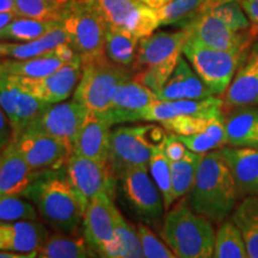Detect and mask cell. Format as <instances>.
<instances>
[{
  "label": "cell",
  "mask_w": 258,
  "mask_h": 258,
  "mask_svg": "<svg viewBox=\"0 0 258 258\" xmlns=\"http://www.w3.org/2000/svg\"><path fill=\"white\" fill-rule=\"evenodd\" d=\"M97 257L86 238L80 234H49L37 250V258Z\"/></svg>",
  "instance_id": "obj_28"
},
{
  "label": "cell",
  "mask_w": 258,
  "mask_h": 258,
  "mask_svg": "<svg viewBox=\"0 0 258 258\" xmlns=\"http://www.w3.org/2000/svg\"><path fill=\"white\" fill-rule=\"evenodd\" d=\"M15 220H38V213L21 196H0V221Z\"/></svg>",
  "instance_id": "obj_41"
},
{
  "label": "cell",
  "mask_w": 258,
  "mask_h": 258,
  "mask_svg": "<svg viewBox=\"0 0 258 258\" xmlns=\"http://www.w3.org/2000/svg\"><path fill=\"white\" fill-rule=\"evenodd\" d=\"M180 140L185 144L188 150L196 153H207L214 150H220L227 145L226 135L225 115H219L207 127L199 133L192 135H178Z\"/></svg>",
  "instance_id": "obj_34"
},
{
  "label": "cell",
  "mask_w": 258,
  "mask_h": 258,
  "mask_svg": "<svg viewBox=\"0 0 258 258\" xmlns=\"http://www.w3.org/2000/svg\"><path fill=\"white\" fill-rule=\"evenodd\" d=\"M64 42H69L62 25L54 28L43 36L27 42H0V53L3 57L28 59L46 54Z\"/></svg>",
  "instance_id": "obj_27"
},
{
  "label": "cell",
  "mask_w": 258,
  "mask_h": 258,
  "mask_svg": "<svg viewBox=\"0 0 258 258\" xmlns=\"http://www.w3.org/2000/svg\"><path fill=\"white\" fill-rule=\"evenodd\" d=\"M80 76H82V59L78 57L63 63L55 72L41 78L15 77L30 95L48 104H55L66 101L72 95L78 85Z\"/></svg>",
  "instance_id": "obj_16"
},
{
  "label": "cell",
  "mask_w": 258,
  "mask_h": 258,
  "mask_svg": "<svg viewBox=\"0 0 258 258\" xmlns=\"http://www.w3.org/2000/svg\"><path fill=\"white\" fill-rule=\"evenodd\" d=\"M61 21L37 19L30 17H16L0 30V41L27 42L35 40L59 27Z\"/></svg>",
  "instance_id": "obj_32"
},
{
  "label": "cell",
  "mask_w": 258,
  "mask_h": 258,
  "mask_svg": "<svg viewBox=\"0 0 258 258\" xmlns=\"http://www.w3.org/2000/svg\"><path fill=\"white\" fill-rule=\"evenodd\" d=\"M225 125L228 146L258 148V109L254 105L232 109Z\"/></svg>",
  "instance_id": "obj_26"
},
{
  "label": "cell",
  "mask_w": 258,
  "mask_h": 258,
  "mask_svg": "<svg viewBox=\"0 0 258 258\" xmlns=\"http://www.w3.org/2000/svg\"><path fill=\"white\" fill-rule=\"evenodd\" d=\"M14 139L29 166L40 173L61 170L73 153L72 148L62 141L29 129Z\"/></svg>",
  "instance_id": "obj_15"
},
{
  "label": "cell",
  "mask_w": 258,
  "mask_h": 258,
  "mask_svg": "<svg viewBox=\"0 0 258 258\" xmlns=\"http://www.w3.org/2000/svg\"><path fill=\"white\" fill-rule=\"evenodd\" d=\"M138 234L140 238L144 257L147 258H175L176 254L167 246L164 240L159 239L157 234L145 222L137 225Z\"/></svg>",
  "instance_id": "obj_43"
},
{
  "label": "cell",
  "mask_w": 258,
  "mask_h": 258,
  "mask_svg": "<svg viewBox=\"0 0 258 258\" xmlns=\"http://www.w3.org/2000/svg\"><path fill=\"white\" fill-rule=\"evenodd\" d=\"M160 235L176 257H213L215 240L213 222L192 211L186 200L167 211Z\"/></svg>",
  "instance_id": "obj_4"
},
{
  "label": "cell",
  "mask_w": 258,
  "mask_h": 258,
  "mask_svg": "<svg viewBox=\"0 0 258 258\" xmlns=\"http://www.w3.org/2000/svg\"><path fill=\"white\" fill-rule=\"evenodd\" d=\"M66 173L86 207L102 194H108L114 199L117 178L112 172L110 164H102L72 153L67 161Z\"/></svg>",
  "instance_id": "obj_11"
},
{
  "label": "cell",
  "mask_w": 258,
  "mask_h": 258,
  "mask_svg": "<svg viewBox=\"0 0 258 258\" xmlns=\"http://www.w3.org/2000/svg\"><path fill=\"white\" fill-rule=\"evenodd\" d=\"M0 57H3V55H2V53H0Z\"/></svg>",
  "instance_id": "obj_52"
},
{
  "label": "cell",
  "mask_w": 258,
  "mask_h": 258,
  "mask_svg": "<svg viewBox=\"0 0 258 258\" xmlns=\"http://www.w3.org/2000/svg\"><path fill=\"white\" fill-rule=\"evenodd\" d=\"M240 195L258 196V148L221 147Z\"/></svg>",
  "instance_id": "obj_24"
},
{
  "label": "cell",
  "mask_w": 258,
  "mask_h": 258,
  "mask_svg": "<svg viewBox=\"0 0 258 258\" xmlns=\"http://www.w3.org/2000/svg\"><path fill=\"white\" fill-rule=\"evenodd\" d=\"M48 235L46 226L40 220L0 221V251L37 252Z\"/></svg>",
  "instance_id": "obj_22"
},
{
  "label": "cell",
  "mask_w": 258,
  "mask_h": 258,
  "mask_svg": "<svg viewBox=\"0 0 258 258\" xmlns=\"http://www.w3.org/2000/svg\"><path fill=\"white\" fill-rule=\"evenodd\" d=\"M250 48L239 50L214 49L189 36L183 46L182 54L200 78L212 90L213 95L219 96L224 95L228 89Z\"/></svg>",
  "instance_id": "obj_7"
},
{
  "label": "cell",
  "mask_w": 258,
  "mask_h": 258,
  "mask_svg": "<svg viewBox=\"0 0 258 258\" xmlns=\"http://www.w3.org/2000/svg\"><path fill=\"white\" fill-rule=\"evenodd\" d=\"M0 12H16L15 0H0Z\"/></svg>",
  "instance_id": "obj_50"
},
{
  "label": "cell",
  "mask_w": 258,
  "mask_h": 258,
  "mask_svg": "<svg viewBox=\"0 0 258 258\" xmlns=\"http://www.w3.org/2000/svg\"><path fill=\"white\" fill-rule=\"evenodd\" d=\"M64 62L54 51H48L42 55L28 59H6L0 61V71L25 78H41L55 72Z\"/></svg>",
  "instance_id": "obj_29"
},
{
  "label": "cell",
  "mask_w": 258,
  "mask_h": 258,
  "mask_svg": "<svg viewBox=\"0 0 258 258\" xmlns=\"http://www.w3.org/2000/svg\"><path fill=\"white\" fill-rule=\"evenodd\" d=\"M225 109L258 105V41L252 43L245 60L222 95Z\"/></svg>",
  "instance_id": "obj_20"
},
{
  "label": "cell",
  "mask_w": 258,
  "mask_h": 258,
  "mask_svg": "<svg viewBox=\"0 0 258 258\" xmlns=\"http://www.w3.org/2000/svg\"><path fill=\"white\" fill-rule=\"evenodd\" d=\"M140 38L122 28L108 27L105 34V55L125 69L133 67Z\"/></svg>",
  "instance_id": "obj_31"
},
{
  "label": "cell",
  "mask_w": 258,
  "mask_h": 258,
  "mask_svg": "<svg viewBox=\"0 0 258 258\" xmlns=\"http://www.w3.org/2000/svg\"><path fill=\"white\" fill-rule=\"evenodd\" d=\"M189 194L192 211L213 224H221L237 207L240 192L220 150L203 154Z\"/></svg>",
  "instance_id": "obj_2"
},
{
  "label": "cell",
  "mask_w": 258,
  "mask_h": 258,
  "mask_svg": "<svg viewBox=\"0 0 258 258\" xmlns=\"http://www.w3.org/2000/svg\"><path fill=\"white\" fill-rule=\"evenodd\" d=\"M206 0H171L157 10L160 27L188 28L205 9Z\"/></svg>",
  "instance_id": "obj_33"
},
{
  "label": "cell",
  "mask_w": 258,
  "mask_h": 258,
  "mask_svg": "<svg viewBox=\"0 0 258 258\" xmlns=\"http://www.w3.org/2000/svg\"><path fill=\"white\" fill-rule=\"evenodd\" d=\"M189 36V29L184 28L153 32L140 38L132 67L133 78L157 93L172 74Z\"/></svg>",
  "instance_id": "obj_3"
},
{
  "label": "cell",
  "mask_w": 258,
  "mask_h": 258,
  "mask_svg": "<svg viewBox=\"0 0 258 258\" xmlns=\"http://www.w3.org/2000/svg\"><path fill=\"white\" fill-rule=\"evenodd\" d=\"M48 105L30 95L14 74L0 71V108L12 125L14 138L23 133Z\"/></svg>",
  "instance_id": "obj_14"
},
{
  "label": "cell",
  "mask_w": 258,
  "mask_h": 258,
  "mask_svg": "<svg viewBox=\"0 0 258 258\" xmlns=\"http://www.w3.org/2000/svg\"><path fill=\"white\" fill-rule=\"evenodd\" d=\"M203 154L189 150L182 159L171 161V178H172V194L175 202L184 198L192 189Z\"/></svg>",
  "instance_id": "obj_35"
},
{
  "label": "cell",
  "mask_w": 258,
  "mask_h": 258,
  "mask_svg": "<svg viewBox=\"0 0 258 258\" xmlns=\"http://www.w3.org/2000/svg\"><path fill=\"white\" fill-rule=\"evenodd\" d=\"M222 109H224V101L219 96H211L202 99H176V101L157 99L145 111L143 120L161 123L179 116L218 112L222 111Z\"/></svg>",
  "instance_id": "obj_25"
},
{
  "label": "cell",
  "mask_w": 258,
  "mask_h": 258,
  "mask_svg": "<svg viewBox=\"0 0 258 258\" xmlns=\"http://www.w3.org/2000/svg\"><path fill=\"white\" fill-rule=\"evenodd\" d=\"M190 37L220 50H239L252 46L256 36L249 31H234L218 16L206 10L188 27Z\"/></svg>",
  "instance_id": "obj_17"
},
{
  "label": "cell",
  "mask_w": 258,
  "mask_h": 258,
  "mask_svg": "<svg viewBox=\"0 0 258 258\" xmlns=\"http://www.w3.org/2000/svg\"><path fill=\"white\" fill-rule=\"evenodd\" d=\"M226 2H241V0H206L205 9H203V11H205V10L211 9V8H213V6H215V5L222 4V3H226Z\"/></svg>",
  "instance_id": "obj_51"
},
{
  "label": "cell",
  "mask_w": 258,
  "mask_h": 258,
  "mask_svg": "<svg viewBox=\"0 0 258 258\" xmlns=\"http://www.w3.org/2000/svg\"><path fill=\"white\" fill-rule=\"evenodd\" d=\"M116 237H117L120 258L144 257L138 227L131 224L120 211H117L116 214Z\"/></svg>",
  "instance_id": "obj_39"
},
{
  "label": "cell",
  "mask_w": 258,
  "mask_h": 258,
  "mask_svg": "<svg viewBox=\"0 0 258 258\" xmlns=\"http://www.w3.org/2000/svg\"><path fill=\"white\" fill-rule=\"evenodd\" d=\"M16 17H18L16 12H0V30L6 27L10 22L14 21Z\"/></svg>",
  "instance_id": "obj_48"
},
{
  "label": "cell",
  "mask_w": 258,
  "mask_h": 258,
  "mask_svg": "<svg viewBox=\"0 0 258 258\" xmlns=\"http://www.w3.org/2000/svg\"><path fill=\"white\" fill-rule=\"evenodd\" d=\"M148 170H150L154 183L163 195L165 211H169L175 203L172 194V178H171V161L167 159L164 153L161 144L157 145L153 148Z\"/></svg>",
  "instance_id": "obj_37"
},
{
  "label": "cell",
  "mask_w": 258,
  "mask_h": 258,
  "mask_svg": "<svg viewBox=\"0 0 258 258\" xmlns=\"http://www.w3.org/2000/svg\"><path fill=\"white\" fill-rule=\"evenodd\" d=\"M112 125L101 114L88 110L73 146V153L102 164H109Z\"/></svg>",
  "instance_id": "obj_21"
},
{
  "label": "cell",
  "mask_w": 258,
  "mask_h": 258,
  "mask_svg": "<svg viewBox=\"0 0 258 258\" xmlns=\"http://www.w3.org/2000/svg\"><path fill=\"white\" fill-rule=\"evenodd\" d=\"M164 131L157 125H122L111 131L109 164L116 178L128 170L148 167L153 148L163 143Z\"/></svg>",
  "instance_id": "obj_6"
},
{
  "label": "cell",
  "mask_w": 258,
  "mask_h": 258,
  "mask_svg": "<svg viewBox=\"0 0 258 258\" xmlns=\"http://www.w3.org/2000/svg\"><path fill=\"white\" fill-rule=\"evenodd\" d=\"M12 139H14V129H12L8 116L0 108V153L8 146Z\"/></svg>",
  "instance_id": "obj_45"
},
{
  "label": "cell",
  "mask_w": 258,
  "mask_h": 258,
  "mask_svg": "<svg viewBox=\"0 0 258 258\" xmlns=\"http://www.w3.org/2000/svg\"><path fill=\"white\" fill-rule=\"evenodd\" d=\"M159 101H176V99H202L213 95L212 90L194 71L191 64L180 55L175 70L165 85L156 93Z\"/></svg>",
  "instance_id": "obj_23"
},
{
  "label": "cell",
  "mask_w": 258,
  "mask_h": 258,
  "mask_svg": "<svg viewBox=\"0 0 258 258\" xmlns=\"http://www.w3.org/2000/svg\"><path fill=\"white\" fill-rule=\"evenodd\" d=\"M101 14L108 27L122 28L139 38L160 27L157 10L139 0H88Z\"/></svg>",
  "instance_id": "obj_10"
},
{
  "label": "cell",
  "mask_w": 258,
  "mask_h": 258,
  "mask_svg": "<svg viewBox=\"0 0 258 258\" xmlns=\"http://www.w3.org/2000/svg\"><path fill=\"white\" fill-rule=\"evenodd\" d=\"M221 114L222 111L179 116V117L172 118V120L161 122V125L169 133L185 137V135H192L203 131L214 118H217Z\"/></svg>",
  "instance_id": "obj_40"
},
{
  "label": "cell",
  "mask_w": 258,
  "mask_h": 258,
  "mask_svg": "<svg viewBox=\"0 0 258 258\" xmlns=\"http://www.w3.org/2000/svg\"><path fill=\"white\" fill-rule=\"evenodd\" d=\"M41 175L29 166L12 139L0 153V196L22 198Z\"/></svg>",
  "instance_id": "obj_19"
},
{
  "label": "cell",
  "mask_w": 258,
  "mask_h": 258,
  "mask_svg": "<svg viewBox=\"0 0 258 258\" xmlns=\"http://www.w3.org/2000/svg\"><path fill=\"white\" fill-rule=\"evenodd\" d=\"M61 25L66 31L69 43L82 60L105 54L108 25L88 0H71L63 11Z\"/></svg>",
  "instance_id": "obj_8"
},
{
  "label": "cell",
  "mask_w": 258,
  "mask_h": 258,
  "mask_svg": "<svg viewBox=\"0 0 258 258\" xmlns=\"http://www.w3.org/2000/svg\"><path fill=\"white\" fill-rule=\"evenodd\" d=\"M0 258H37V252L17 253L8 252V251H0Z\"/></svg>",
  "instance_id": "obj_47"
},
{
  "label": "cell",
  "mask_w": 258,
  "mask_h": 258,
  "mask_svg": "<svg viewBox=\"0 0 258 258\" xmlns=\"http://www.w3.org/2000/svg\"><path fill=\"white\" fill-rule=\"evenodd\" d=\"M245 14L249 17L251 23L250 30L254 36H258V0H241Z\"/></svg>",
  "instance_id": "obj_46"
},
{
  "label": "cell",
  "mask_w": 258,
  "mask_h": 258,
  "mask_svg": "<svg viewBox=\"0 0 258 258\" xmlns=\"http://www.w3.org/2000/svg\"><path fill=\"white\" fill-rule=\"evenodd\" d=\"M88 110L74 98L70 102L49 104L27 129L55 138L73 150Z\"/></svg>",
  "instance_id": "obj_12"
},
{
  "label": "cell",
  "mask_w": 258,
  "mask_h": 258,
  "mask_svg": "<svg viewBox=\"0 0 258 258\" xmlns=\"http://www.w3.org/2000/svg\"><path fill=\"white\" fill-rule=\"evenodd\" d=\"M133 77V71L116 64L105 54L82 60V76L73 98L89 110L104 115L111 104L116 89Z\"/></svg>",
  "instance_id": "obj_5"
},
{
  "label": "cell",
  "mask_w": 258,
  "mask_h": 258,
  "mask_svg": "<svg viewBox=\"0 0 258 258\" xmlns=\"http://www.w3.org/2000/svg\"><path fill=\"white\" fill-rule=\"evenodd\" d=\"M234 31H249L251 23L240 2H226L208 9ZM206 11V10H205Z\"/></svg>",
  "instance_id": "obj_42"
},
{
  "label": "cell",
  "mask_w": 258,
  "mask_h": 258,
  "mask_svg": "<svg viewBox=\"0 0 258 258\" xmlns=\"http://www.w3.org/2000/svg\"><path fill=\"white\" fill-rule=\"evenodd\" d=\"M215 258H246L249 257L243 235L232 219L222 221L215 232L214 251Z\"/></svg>",
  "instance_id": "obj_36"
},
{
  "label": "cell",
  "mask_w": 258,
  "mask_h": 258,
  "mask_svg": "<svg viewBox=\"0 0 258 258\" xmlns=\"http://www.w3.org/2000/svg\"><path fill=\"white\" fill-rule=\"evenodd\" d=\"M139 2L144 3L145 5L150 6V8L158 10V9L163 8L164 5H166L167 3H170L171 0H139Z\"/></svg>",
  "instance_id": "obj_49"
},
{
  "label": "cell",
  "mask_w": 258,
  "mask_h": 258,
  "mask_svg": "<svg viewBox=\"0 0 258 258\" xmlns=\"http://www.w3.org/2000/svg\"><path fill=\"white\" fill-rule=\"evenodd\" d=\"M148 167H134L122 176L124 199L138 218L145 224H153L163 217L165 211L160 190L150 176Z\"/></svg>",
  "instance_id": "obj_13"
},
{
  "label": "cell",
  "mask_w": 258,
  "mask_h": 258,
  "mask_svg": "<svg viewBox=\"0 0 258 258\" xmlns=\"http://www.w3.org/2000/svg\"><path fill=\"white\" fill-rule=\"evenodd\" d=\"M157 99L156 93L132 77L116 89L111 104L103 116L111 125L143 120L145 111Z\"/></svg>",
  "instance_id": "obj_18"
},
{
  "label": "cell",
  "mask_w": 258,
  "mask_h": 258,
  "mask_svg": "<svg viewBox=\"0 0 258 258\" xmlns=\"http://www.w3.org/2000/svg\"><path fill=\"white\" fill-rule=\"evenodd\" d=\"M118 208L108 194L97 196L86 207L83 234L97 257L120 258L116 237V214Z\"/></svg>",
  "instance_id": "obj_9"
},
{
  "label": "cell",
  "mask_w": 258,
  "mask_h": 258,
  "mask_svg": "<svg viewBox=\"0 0 258 258\" xmlns=\"http://www.w3.org/2000/svg\"><path fill=\"white\" fill-rule=\"evenodd\" d=\"M23 198L34 203L44 224L57 233L79 234L86 205L73 188L66 172L48 171L29 186Z\"/></svg>",
  "instance_id": "obj_1"
},
{
  "label": "cell",
  "mask_w": 258,
  "mask_h": 258,
  "mask_svg": "<svg viewBox=\"0 0 258 258\" xmlns=\"http://www.w3.org/2000/svg\"><path fill=\"white\" fill-rule=\"evenodd\" d=\"M71 0H15L16 14L19 17L61 21Z\"/></svg>",
  "instance_id": "obj_38"
},
{
  "label": "cell",
  "mask_w": 258,
  "mask_h": 258,
  "mask_svg": "<svg viewBox=\"0 0 258 258\" xmlns=\"http://www.w3.org/2000/svg\"><path fill=\"white\" fill-rule=\"evenodd\" d=\"M163 151L170 161H176L182 159L188 152V147L180 140V138L175 133H169L165 135L163 143Z\"/></svg>",
  "instance_id": "obj_44"
},
{
  "label": "cell",
  "mask_w": 258,
  "mask_h": 258,
  "mask_svg": "<svg viewBox=\"0 0 258 258\" xmlns=\"http://www.w3.org/2000/svg\"><path fill=\"white\" fill-rule=\"evenodd\" d=\"M231 215L243 235L249 258H258V196H246Z\"/></svg>",
  "instance_id": "obj_30"
}]
</instances>
